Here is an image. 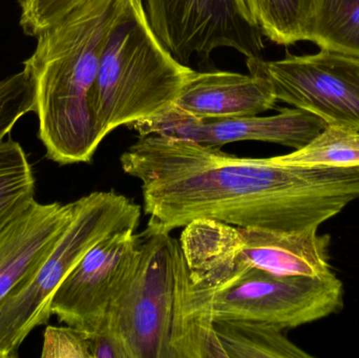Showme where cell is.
I'll use <instances>...</instances> for the list:
<instances>
[{
    "mask_svg": "<svg viewBox=\"0 0 359 358\" xmlns=\"http://www.w3.org/2000/svg\"><path fill=\"white\" fill-rule=\"evenodd\" d=\"M120 162L141 182L149 222L170 231L209 219L299 233L318 228L359 198V167H299L157 136L139 137Z\"/></svg>",
    "mask_w": 359,
    "mask_h": 358,
    "instance_id": "6da1fadb",
    "label": "cell"
},
{
    "mask_svg": "<svg viewBox=\"0 0 359 358\" xmlns=\"http://www.w3.org/2000/svg\"><path fill=\"white\" fill-rule=\"evenodd\" d=\"M213 323L179 240L149 222L137 235L132 270L102 325L119 338L128 358H227Z\"/></svg>",
    "mask_w": 359,
    "mask_h": 358,
    "instance_id": "7a4b0ae2",
    "label": "cell"
},
{
    "mask_svg": "<svg viewBox=\"0 0 359 358\" xmlns=\"http://www.w3.org/2000/svg\"><path fill=\"white\" fill-rule=\"evenodd\" d=\"M130 0H80L42 32L25 69L35 85L38 137L60 165L92 161L102 139L92 95L107 35Z\"/></svg>",
    "mask_w": 359,
    "mask_h": 358,
    "instance_id": "3957f363",
    "label": "cell"
},
{
    "mask_svg": "<svg viewBox=\"0 0 359 358\" xmlns=\"http://www.w3.org/2000/svg\"><path fill=\"white\" fill-rule=\"evenodd\" d=\"M191 71L160 41L142 0H130L107 35L93 90L100 138L172 107Z\"/></svg>",
    "mask_w": 359,
    "mask_h": 358,
    "instance_id": "277c9868",
    "label": "cell"
},
{
    "mask_svg": "<svg viewBox=\"0 0 359 358\" xmlns=\"http://www.w3.org/2000/svg\"><path fill=\"white\" fill-rule=\"evenodd\" d=\"M74 204L71 224L41 266L0 305V358L16 357L32 330L48 324L55 292L94 246L111 233L136 230L140 223V206L114 191H94Z\"/></svg>",
    "mask_w": 359,
    "mask_h": 358,
    "instance_id": "5b68a950",
    "label": "cell"
},
{
    "mask_svg": "<svg viewBox=\"0 0 359 358\" xmlns=\"http://www.w3.org/2000/svg\"><path fill=\"white\" fill-rule=\"evenodd\" d=\"M179 241L190 277L204 291L249 269L295 275L305 258L303 242L295 233L243 228L209 219L186 225Z\"/></svg>",
    "mask_w": 359,
    "mask_h": 358,
    "instance_id": "8992f818",
    "label": "cell"
},
{
    "mask_svg": "<svg viewBox=\"0 0 359 358\" xmlns=\"http://www.w3.org/2000/svg\"><path fill=\"white\" fill-rule=\"evenodd\" d=\"M213 319H241L291 329L337 313L344 306L343 283L326 277L244 271L204 291Z\"/></svg>",
    "mask_w": 359,
    "mask_h": 358,
    "instance_id": "52a82bcc",
    "label": "cell"
},
{
    "mask_svg": "<svg viewBox=\"0 0 359 358\" xmlns=\"http://www.w3.org/2000/svg\"><path fill=\"white\" fill-rule=\"evenodd\" d=\"M247 67L269 80L278 100L313 113L327 125L359 132V56L330 50L288 53L280 60L247 59Z\"/></svg>",
    "mask_w": 359,
    "mask_h": 358,
    "instance_id": "ba28073f",
    "label": "cell"
},
{
    "mask_svg": "<svg viewBox=\"0 0 359 358\" xmlns=\"http://www.w3.org/2000/svg\"><path fill=\"white\" fill-rule=\"evenodd\" d=\"M147 18L160 41L183 64L194 57L210 60L230 48L247 59L261 58L263 32L243 13L238 0H145Z\"/></svg>",
    "mask_w": 359,
    "mask_h": 358,
    "instance_id": "9c48e42d",
    "label": "cell"
},
{
    "mask_svg": "<svg viewBox=\"0 0 359 358\" xmlns=\"http://www.w3.org/2000/svg\"><path fill=\"white\" fill-rule=\"evenodd\" d=\"M135 233L118 231L94 246L55 292L52 315L73 327L98 329L132 270L137 254Z\"/></svg>",
    "mask_w": 359,
    "mask_h": 358,
    "instance_id": "30bf717a",
    "label": "cell"
},
{
    "mask_svg": "<svg viewBox=\"0 0 359 358\" xmlns=\"http://www.w3.org/2000/svg\"><path fill=\"white\" fill-rule=\"evenodd\" d=\"M74 210V202L34 201L0 233V305L33 277L71 224Z\"/></svg>",
    "mask_w": 359,
    "mask_h": 358,
    "instance_id": "8fae6325",
    "label": "cell"
},
{
    "mask_svg": "<svg viewBox=\"0 0 359 358\" xmlns=\"http://www.w3.org/2000/svg\"><path fill=\"white\" fill-rule=\"evenodd\" d=\"M278 101L264 76L192 69L175 105L200 119H231L265 113Z\"/></svg>",
    "mask_w": 359,
    "mask_h": 358,
    "instance_id": "7c38bea8",
    "label": "cell"
},
{
    "mask_svg": "<svg viewBox=\"0 0 359 358\" xmlns=\"http://www.w3.org/2000/svg\"><path fill=\"white\" fill-rule=\"evenodd\" d=\"M326 126L320 118L297 107L283 109L267 117L204 120L202 145L222 147L229 143L259 141L299 149Z\"/></svg>",
    "mask_w": 359,
    "mask_h": 358,
    "instance_id": "4fadbf2b",
    "label": "cell"
},
{
    "mask_svg": "<svg viewBox=\"0 0 359 358\" xmlns=\"http://www.w3.org/2000/svg\"><path fill=\"white\" fill-rule=\"evenodd\" d=\"M215 333L227 358H311L283 329L241 319H217Z\"/></svg>",
    "mask_w": 359,
    "mask_h": 358,
    "instance_id": "5bb4252c",
    "label": "cell"
},
{
    "mask_svg": "<svg viewBox=\"0 0 359 358\" xmlns=\"http://www.w3.org/2000/svg\"><path fill=\"white\" fill-rule=\"evenodd\" d=\"M305 41L359 56V0H313Z\"/></svg>",
    "mask_w": 359,
    "mask_h": 358,
    "instance_id": "9a60e30c",
    "label": "cell"
},
{
    "mask_svg": "<svg viewBox=\"0 0 359 358\" xmlns=\"http://www.w3.org/2000/svg\"><path fill=\"white\" fill-rule=\"evenodd\" d=\"M33 167L21 145L8 139L0 143V233L35 201Z\"/></svg>",
    "mask_w": 359,
    "mask_h": 358,
    "instance_id": "2e32d148",
    "label": "cell"
},
{
    "mask_svg": "<svg viewBox=\"0 0 359 358\" xmlns=\"http://www.w3.org/2000/svg\"><path fill=\"white\" fill-rule=\"evenodd\" d=\"M274 158L280 163L299 167H359V132L327 125L305 146Z\"/></svg>",
    "mask_w": 359,
    "mask_h": 358,
    "instance_id": "e0dca14e",
    "label": "cell"
},
{
    "mask_svg": "<svg viewBox=\"0 0 359 358\" xmlns=\"http://www.w3.org/2000/svg\"><path fill=\"white\" fill-rule=\"evenodd\" d=\"M264 36L280 46L305 41L313 0H255Z\"/></svg>",
    "mask_w": 359,
    "mask_h": 358,
    "instance_id": "ac0fdd59",
    "label": "cell"
},
{
    "mask_svg": "<svg viewBox=\"0 0 359 358\" xmlns=\"http://www.w3.org/2000/svg\"><path fill=\"white\" fill-rule=\"evenodd\" d=\"M204 119L172 105L162 113L130 124L139 137L157 136L170 140L203 144Z\"/></svg>",
    "mask_w": 359,
    "mask_h": 358,
    "instance_id": "d6986e66",
    "label": "cell"
},
{
    "mask_svg": "<svg viewBox=\"0 0 359 358\" xmlns=\"http://www.w3.org/2000/svg\"><path fill=\"white\" fill-rule=\"evenodd\" d=\"M35 85L25 69L0 81V143L22 116L35 111Z\"/></svg>",
    "mask_w": 359,
    "mask_h": 358,
    "instance_id": "ffe728a7",
    "label": "cell"
},
{
    "mask_svg": "<svg viewBox=\"0 0 359 358\" xmlns=\"http://www.w3.org/2000/svg\"><path fill=\"white\" fill-rule=\"evenodd\" d=\"M41 357L92 358L88 330L69 325L48 326L44 332Z\"/></svg>",
    "mask_w": 359,
    "mask_h": 358,
    "instance_id": "44dd1931",
    "label": "cell"
},
{
    "mask_svg": "<svg viewBox=\"0 0 359 358\" xmlns=\"http://www.w3.org/2000/svg\"><path fill=\"white\" fill-rule=\"evenodd\" d=\"M69 0H19L20 25L27 35L37 37L52 25Z\"/></svg>",
    "mask_w": 359,
    "mask_h": 358,
    "instance_id": "7402d4cb",
    "label": "cell"
},
{
    "mask_svg": "<svg viewBox=\"0 0 359 358\" xmlns=\"http://www.w3.org/2000/svg\"><path fill=\"white\" fill-rule=\"evenodd\" d=\"M92 358H128L123 344L105 325L88 331Z\"/></svg>",
    "mask_w": 359,
    "mask_h": 358,
    "instance_id": "603a6c76",
    "label": "cell"
},
{
    "mask_svg": "<svg viewBox=\"0 0 359 358\" xmlns=\"http://www.w3.org/2000/svg\"><path fill=\"white\" fill-rule=\"evenodd\" d=\"M238 1L247 19L253 25L259 27V23H257V2H255V0H238Z\"/></svg>",
    "mask_w": 359,
    "mask_h": 358,
    "instance_id": "cb8c5ba5",
    "label": "cell"
}]
</instances>
